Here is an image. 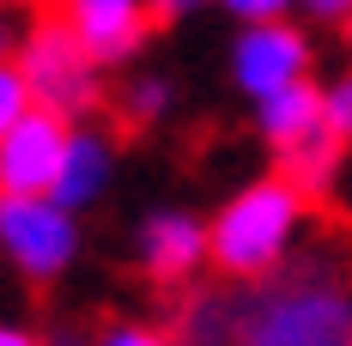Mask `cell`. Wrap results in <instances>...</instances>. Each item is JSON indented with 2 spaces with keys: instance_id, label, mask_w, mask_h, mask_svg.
Here are the masks:
<instances>
[{
  "instance_id": "2e32d148",
  "label": "cell",
  "mask_w": 352,
  "mask_h": 346,
  "mask_svg": "<svg viewBox=\"0 0 352 346\" xmlns=\"http://www.w3.org/2000/svg\"><path fill=\"white\" fill-rule=\"evenodd\" d=\"M237 25H280V19H292L298 12V0H219Z\"/></svg>"
},
{
  "instance_id": "ba28073f",
  "label": "cell",
  "mask_w": 352,
  "mask_h": 346,
  "mask_svg": "<svg viewBox=\"0 0 352 346\" xmlns=\"http://www.w3.org/2000/svg\"><path fill=\"white\" fill-rule=\"evenodd\" d=\"M55 12L73 25V36L91 49L98 67H122L134 61V49L152 31V0H55Z\"/></svg>"
},
{
  "instance_id": "4fadbf2b",
  "label": "cell",
  "mask_w": 352,
  "mask_h": 346,
  "mask_svg": "<svg viewBox=\"0 0 352 346\" xmlns=\"http://www.w3.org/2000/svg\"><path fill=\"white\" fill-rule=\"evenodd\" d=\"M164 109H170V79H164V73H140V79H128V91H122V116H128L134 128H152Z\"/></svg>"
},
{
  "instance_id": "e0dca14e",
  "label": "cell",
  "mask_w": 352,
  "mask_h": 346,
  "mask_svg": "<svg viewBox=\"0 0 352 346\" xmlns=\"http://www.w3.org/2000/svg\"><path fill=\"white\" fill-rule=\"evenodd\" d=\"M91 346H176V334L152 328V322H116V328H104Z\"/></svg>"
},
{
  "instance_id": "5b68a950",
  "label": "cell",
  "mask_w": 352,
  "mask_h": 346,
  "mask_svg": "<svg viewBox=\"0 0 352 346\" xmlns=\"http://www.w3.org/2000/svg\"><path fill=\"white\" fill-rule=\"evenodd\" d=\"M310 61H316V49H310V36L292 19H280V25H243L237 43H231V85L249 104H261V98H274L285 85L310 79Z\"/></svg>"
},
{
  "instance_id": "7c38bea8",
  "label": "cell",
  "mask_w": 352,
  "mask_h": 346,
  "mask_svg": "<svg viewBox=\"0 0 352 346\" xmlns=\"http://www.w3.org/2000/svg\"><path fill=\"white\" fill-rule=\"evenodd\" d=\"M340 164H346V140H334L328 128H322L316 140H304L298 152H285V158H280V171L292 176L310 201H316V195H328V188L340 182Z\"/></svg>"
},
{
  "instance_id": "30bf717a",
  "label": "cell",
  "mask_w": 352,
  "mask_h": 346,
  "mask_svg": "<svg viewBox=\"0 0 352 346\" xmlns=\"http://www.w3.org/2000/svg\"><path fill=\"white\" fill-rule=\"evenodd\" d=\"M322 128H328V116H322V85L316 79H298V85H285V91L255 104V134L267 140L280 158L298 152L304 140H316Z\"/></svg>"
},
{
  "instance_id": "603a6c76",
  "label": "cell",
  "mask_w": 352,
  "mask_h": 346,
  "mask_svg": "<svg viewBox=\"0 0 352 346\" xmlns=\"http://www.w3.org/2000/svg\"><path fill=\"white\" fill-rule=\"evenodd\" d=\"M12 6H43V0H12Z\"/></svg>"
},
{
  "instance_id": "3957f363",
  "label": "cell",
  "mask_w": 352,
  "mask_h": 346,
  "mask_svg": "<svg viewBox=\"0 0 352 346\" xmlns=\"http://www.w3.org/2000/svg\"><path fill=\"white\" fill-rule=\"evenodd\" d=\"M12 61L25 67V85H31L36 109H55V116H67V122H85V116L98 109V98H104V79H98L104 67L91 61V49L73 36V25L61 12L36 19Z\"/></svg>"
},
{
  "instance_id": "277c9868",
  "label": "cell",
  "mask_w": 352,
  "mask_h": 346,
  "mask_svg": "<svg viewBox=\"0 0 352 346\" xmlns=\"http://www.w3.org/2000/svg\"><path fill=\"white\" fill-rule=\"evenodd\" d=\"M0 255L31 285L61 279L79 255V213L55 195H0Z\"/></svg>"
},
{
  "instance_id": "7402d4cb",
  "label": "cell",
  "mask_w": 352,
  "mask_h": 346,
  "mask_svg": "<svg viewBox=\"0 0 352 346\" xmlns=\"http://www.w3.org/2000/svg\"><path fill=\"white\" fill-rule=\"evenodd\" d=\"M340 36H346V49H352V19H346V25H340Z\"/></svg>"
},
{
  "instance_id": "9c48e42d",
  "label": "cell",
  "mask_w": 352,
  "mask_h": 346,
  "mask_svg": "<svg viewBox=\"0 0 352 346\" xmlns=\"http://www.w3.org/2000/svg\"><path fill=\"white\" fill-rule=\"evenodd\" d=\"M109 176H116V146H109L98 128L73 122L67 140V158H61V176H55V201L67 213H85L109 195Z\"/></svg>"
},
{
  "instance_id": "8fae6325",
  "label": "cell",
  "mask_w": 352,
  "mask_h": 346,
  "mask_svg": "<svg viewBox=\"0 0 352 346\" xmlns=\"http://www.w3.org/2000/svg\"><path fill=\"white\" fill-rule=\"evenodd\" d=\"M176 340L188 346H237V298L225 292H195L176 316Z\"/></svg>"
},
{
  "instance_id": "44dd1931",
  "label": "cell",
  "mask_w": 352,
  "mask_h": 346,
  "mask_svg": "<svg viewBox=\"0 0 352 346\" xmlns=\"http://www.w3.org/2000/svg\"><path fill=\"white\" fill-rule=\"evenodd\" d=\"M49 346H85V340H79V334H55Z\"/></svg>"
},
{
  "instance_id": "ffe728a7",
  "label": "cell",
  "mask_w": 352,
  "mask_h": 346,
  "mask_svg": "<svg viewBox=\"0 0 352 346\" xmlns=\"http://www.w3.org/2000/svg\"><path fill=\"white\" fill-rule=\"evenodd\" d=\"M207 0H152V12L158 19H182V12H201Z\"/></svg>"
},
{
  "instance_id": "52a82bcc",
  "label": "cell",
  "mask_w": 352,
  "mask_h": 346,
  "mask_svg": "<svg viewBox=\"0 0 352 346\" xmlns=\"http://www.w3.org/2000/svg\"><path fill=\"white\" fill-rule=\"evenodd\" d=\"M134 255H140V274L152 279V285H188L201 268H212L207 219H195V213H182V207L146 213Z\"/></svg>"
},
{
  "instance_id": "6da1fadb",
  "label": "cell",
  "mask_w": 352,
  "mask_h": 346,
  "mask_svg": "<svg viewBox=\"0 0 352 346\" xmlns=\"http://www.w3.org/2000/svg\"><path fill=\"white\" fill-rule=\"evenodd\" d=\"M310 225V195L285 171L243 182L225 207L207 219L212 243V274H225L231 285H261L285 268V255L298 249Z\"/></svg>"
},
{
  "instance_id": "5bb4252c",
  "label": "cell",
  "mask_w": 352,
  "mask_h": 346,
  "mask_svg": "<svg viewBox=\"0 0 352 346\" xmlns=\"http://www.w3.org/2000/svg\"><path fill=\"white\" fill-rule=\"evenodd\" d=\"M31 109H36V98H31V85H25V67L0 55V134H6V128H19Z\"/></svg>"
},
{
  "instance_id": "9a60e30c",
  "label": "cell",
  "mask_w": 352,
  "mask_h": 346,
  "mask_svg": "<svg viewBox=\"0 0 352 346\" xmlns=\"http://www.w3.org/2000/svg\"><path fill=\"white\" fill-rule=\"evenodd\" d=\"M322 116H328V134L352 146V67L322 85Z\"/></svg>"
},
{
  "instance_id": "8992f818",
  "label": "cell",
  "mask_w": 352,
  "mask_h": 346,
  "mask_svg": "<svg viewBox=\"0 0 352 346\" xmlns=\"http://www.w3.org/2000/svg\"><path fill=\"white\" fill-rule=\"evenodd\" d=\"M67 140L73 122L55 109H31L19 128H6L0 134V195H55Z\"/></svg>"
},
{
  "instance_id": "d6986e66",
  "label": "cell",
  "mask_w": 352,
  "mask_h": 346,
  "mask_svg": "<svg viewBox=\"0 0 352 346\" xmlns=\"http://www.w3.org/2000/svg\"><path fill=\"white\" fill-rule=\"evenodd\" d=\"M0 346H49L36 328H25V322H0Z\"/></svg>"
},
{
  "instance_id": "7a4b0ae2",
  "label": "cell",
  "mask_w": 352,
  "mask_h": 346,
  "mask_svg": "<svg viewBox=\"0 0 352 346\" xmlns=\"http://www.w3.org/2000/svg\"><path fill=\"white\" fill-rule=\"evenodd\" d=\"M237 346H352V285L328 261L261 279L237 298Z\"/></svg>"
},
{
  "instance_id": "ac0fdd59",
  "label": "cell",
  "mask_w": 352,
  "mask_h": 346,
  "mask_svg": "<svg viewBox=\"0 0 352 346\" xmlns=\"http://www.w3.org/2000/svg\"><path fill=\"white\" fill-rule=\"evenodd\" d=\"M298 12H304L310 25H334V31H340L352 19V0H298Z\"/></svg>"
}]
</instances>
